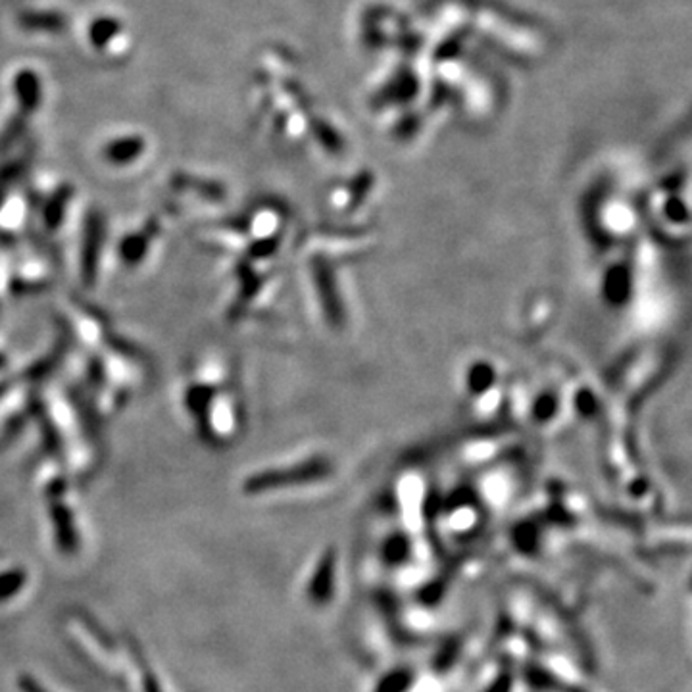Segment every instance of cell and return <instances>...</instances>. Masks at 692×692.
Returning a JSON list of instances; mask_svg holds the SVG:
<instances>
[{
  "label": "cell",
  "instance_id": "6da1fadb",
  "mask_svg": "<svg viewBox=\"0 0 692 692\" xmlns=\"http://www.w3.org/2000/svg\"><path fill=\"white\" fill-rule=\"evenodd\" d=\"M197 370L183 383V408L206 445L212 448L226 447L241 429L237 392L229 387L219 365H198Z\"/></svg>",
  "mask_w": 692,
  "mask_h": 692
}]
</instances>
